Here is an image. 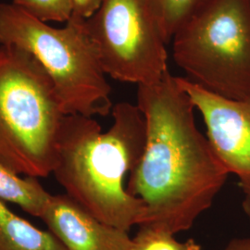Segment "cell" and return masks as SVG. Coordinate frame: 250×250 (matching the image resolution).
<instances>
[{
	"mask_svg": "<svg viewBox=\"0 0 250 250\" xmlns=\"http://www.w3.org/2000/svg\"><path fill=\"white\" fill-rule=\"evenodd\" d=\"M0 45L30 54L49 76L66 115L107 116L111 87L83 20L49 26L14 4H0Z\"/></svg>",
	"mask_w": 250,
	"mask_h": 250,
	"instance_id": "obj_3",
	"label": "cell"
},
{
	"mask_svg": "<svg viewBox=\"0 0 250 250\" xmlns=\"http://www.w3.org/2000/svg\"><path fill=\"white\" fill-rule=\"evenodd\" d=\"M103 0H71L72 18L78 20L89 19L100 8Z\"/></svg>",
	"mask_w": 250,
	"mask_h": 250,
	"instance_id": "obj_14",
	"label": "cell"
},
{
	"mask_svg": "<svg viewBox=\"0 0 250 250\" xmlns=\"http://www.w3.org/2000/svg\"><path fill=\"white\" fill-rule=\"evenodd\" d=\"M242 208H243L245 214L247 215V217L249 218L250 222V197L244 198L243 203H242Z\"/></svg>",
	"mask_w": 250,
	"mask_h": 250,
	"instance_id": "obj_16",
	"label": "cell"
},
{
	"mask_svg": "<svg viewBox=\"0 0 250 250\" xmlns=\"http://www.w3.org/2000/svg\"><path fill=\"white\" fill-rule=\"evenodd\" d=\"M66 114L49 76L13 45H0V163L17 174L53 173Z\"/></svg>",
	"mask_w": 250,
	"mask_h": 250,
	"instance_id": "obj_4",
	"label": "cell"
},
{
	"mask_svg": "<svg viewBox=\"0 0 250 250\" xmlns=\"http://www.w3.org/2000/svg\"><path fill=\"white\" fill-rule=\"evenodd\" d=\"M132 250H202L194 239L179 242L174 234L151 226H139L133 238Z\"/></svg>",
	"mask_w": 250,
	"mask_h": 250,
	"instance_id": "obj_12",
	"label": "cell"
},
{
	"mask_svg": "<svg viewBox=\"0 0 250 250\" xmlns=\"http://www.w3.org/2000/svg\"><path fill=\"white\" fill-rule=\"evenodd\" d=\"M137 107L146 120V145L126 189L146 207L139 226L172 234L188 231L213 204L229 172L198 130L190 97L169 71L155 83L138 85Z\"/></svg>",
	"mask_w": 250,
	"mask_h": 250,
	"instance_id": "obj_1",
	"label": "cell"
},
{
	"mask_svg": "<svg viewBox=\"0 0 250 250\" xmlns=\"http://www.w3.org/2000/svg\"><path fill=\"white\" fill-rule=\"evenodd\" d=\"M84 23L111 78L152 84L169 71L168 43L150 0H103Z\"/></svg>",
	"mask_w": 250,
	"mask_h": 250,
	"instance_id": "obj_6",
	"label": "cell"
},
{
	"mask_svg": "<svg viewBox=\"0 0 250 250\" xmlns=\"http://www.w3.org/2000/svg\"><path fill=\"white\" fill-rule=\"evenodd\" d=\"M12 4L43 22H67L72 17L71 0H13Z\"/></svg>",
	"mask_w": 250,
	"mask_h": 250,
	"instance_id": "obj_13",
	"label": "cell"
},
{
	"mask_svg": "<svg viewBox=\"0 0 250 250\" xmlns=\"http://www.w3.org/2000/svg\"><path fill=\"white\" fill-rule=\"evenodd\" d=\"M0 250H67L53 233L12 212L0 200Z\"/></svg>",
	"mask_w": 250,
	"mask_h": 250,
	"instance_id": "obj_9",
	"label": "cell"
},
{
	"mask_svg": "<svg viewBox=\"0 0 250 250\" xmlns=\"http://www.w3.org/2000/svg\"><path fill=\"white\" fill-rule=\"evenodd\" d=\"M224 250H250V238H234Z\"/></svg>",
	"mask_w": 250,
	"mask_h": 250,
	"instance_id": "obj_15",
	"label": "cell"
},
{
	"mask_svg": "<svg viewBox=\"0 0 250 250\" xmlns=\"http://www.w3.org/2000/svg\"><path fill=\"white\" fill-rule=\"evenodd\" d=\"M176 79L203 117L215 154L238 178L245 197H250V100L225 99L188 78Z\"/></svg>",
	"mask_w": 250,
	"mask_h": 250,
	"instance_id": "obj_7",
	"label": "cell"
},
{
	"mask_svg": "<svg viewBox=\"0 0 250 250\" xmlns=\"http://www.w3.org/2000/svg\"><path fill=\"white\" fill-rule=\"evenodd\" d=\"M207 0H150L167 43Z\"/></svg>",
	"mask_w": 250,
	"mask_h": 250,
	"instance_id": "obj_11",
	"label": "cell"
},
{
	"mask_svg": "<svg viewBox=\"0 0 250 250\" xmlns=\"http://www.w3.org/2000/svg\"><path fill=\"white\" fill-rule=\"evenodd\" d=\"M172 38L188 79L225 99L250 100V0H207Z\"/></svg>",
	"mask_w": 250,
	"mask_h": 250,
	"instance_id": "obj_5",
	"label": "cell"
},
{
	"mask_svg": "<svg viewBox=\"0 0 250 250\" xmlns=\"http://www.w3.org/2000/svg\"><path fill=\"white\" fill-rule=\"evenodd\" d=\"M51 196L38 178H21L0 163V200L21 207L28 214L41 218Z\"/></svg>",
	"mask_w": 250,
	"mask_h": 250,
	"instance_id": "obj_10",
	"label": "cell"
},
{
	"mask_svg": "<svg viewBox=\"0 0 250 250\" xmlns=\"http://www.w3.org/2000/svg\"><path fill=\"white\" fill-rule=\"evenodd\" d=\"M111 113L113 124L105 133L94 118L64 117L53 174L65 194L99 221L129 232L142 223L146 207L127 192L125 179L142 157L146 125L129 102L117 103Z\"/></svg>",
	"mask_w": 250,
	"mask_h": 250,
	"instance_id": "obj_2",
	"label": "cell"
},
{
	"mask_svg": "<svg viewBox=\"0 0 250 250\" xmlns=\"http://www.w3.org/2000/svg\"><path fill=\"white\" fill-rule=\"evenodd\" d=\"M67 250H132L126 231L104 224L66 194L51 195L40 218Z\"/></svg>",
	"mask_w": 250,
	"mask_h": 250,
	"instance_id": "obj_8",
	"label": "cell"
}]
</instances>
